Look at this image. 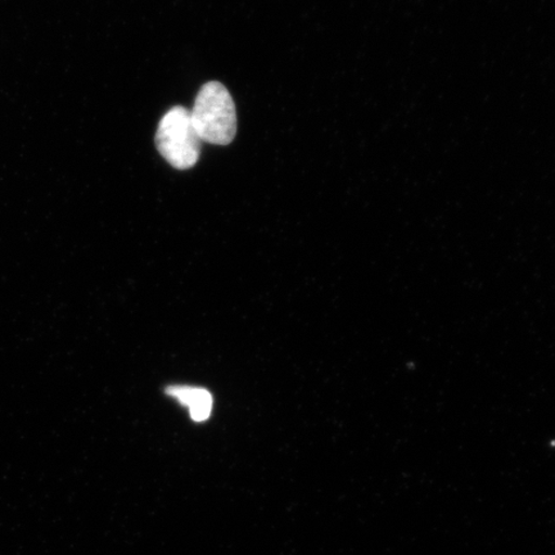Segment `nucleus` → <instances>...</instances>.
I'll use <instances>...</instances> for the list:
<instances>
[{
  "mask_svg": "<svg viewBox=\"0 0 555 555\" xmlns=\"http://www.w3.org/2000/svg\"><path fill=\"white\" fill-rule=\"evenodd\" d=\"M191 117L203 142L227 145L237 134V111L228 89L219 81L206 82L194 101Z\"/></svg>",
  "mask_w": 555,
  "mask_h": 555,
  "instance_id": "1",
  "label": "nucleus"
},
{
  "mask_svg": "<svg viewBox=\"0 0 555 555\" xmlns=\"http://www.w3.org/2000/svg\"><path fill=\"white\" fill-rule=\"evenodd\" d=\"M156 144L172 168H193L198 163L203 139L194 128L191 111L180 106L168 111L158 124Z\"/></svg>",
  "mask_w": 555,
  "mask_h": 555,
  "instance_id": "2",
  "label": "nucleus"
},
{
  "mask_svg": "<svg viewBox=\"0 0 555 555\" xmlns=\"http://www.w3.org/2000/svg\"><path fill=\"white\" fill-rule=\"evenodd\" d=\"M166 393L179 400L180 404L189 406L193 421L204 422L211 414L212 397L204 388L172 386L166 390Z\"/></svg>",
  "mask_w": 555,
  "mask_h": 555,
  "instance_id": "3",
  "label": "nucleus"
}]
</instances>
